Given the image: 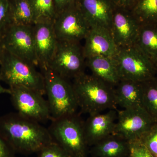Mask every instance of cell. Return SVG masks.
Segmentation results:
<instances>
[{
  "label": "cell",
  "instance_id": "23",
  "mask_svg": "<svg viewBox=\"0 0 157 157\" xmlns=\"http://www.w3.org/2000/svg\"><path fill=\"white\" fill-rule=\"evenodd\" d=\"M131 10L140 24L157 23V0H138Z\"/></svg>",
  "mask_w": 157,
  "mask_h": 157
},
{
  "label": "cell",
  "instance_id": "30",
  "mask_svg": "<svg viewBox=\"0 0 157 157\" xmlns=\"http://www.w3.org/2000/svg\"><path fill=\"white\" fill-rule=\"evenodd\" d=\"M56 16L66 9L78 4V0H53Z\"/></svg>",
  "mask_w": 157,
  "mask_h": 157
},
{
  "label": "cell",
  "instance_id": "7",
  "mask_svg": "<svg viewBox=\"0 0 157 157\" xmlns=\"http://www.w3.org/2000/svg\"><path fill=\"white\" fill-rule=\"evenodd\" d=\"M86 60L80 42L58 40L48 67L62 77L73 79L85 73Z\"/></svg>",
  "mask_w": 157,
  "mask_h": 157
},
{
  "label": "cell",
  "instance_id": "1",
  "mask_svg": "<svg viewBox=\"0 0 157 157\" xmlns=\"http://www.w3.org/2000/svg\"><path fill=\"white\" fill-rule=\"evenodd\" d=\"M0 133L16 153L24 155L37 153L54 141L48 128L17 113L0 117Z\"/></svg>",
  "mask_w": 157,
  "mask_h": 157
},
{
  "label": "cell",
  "instance_id": "6",
  "mask_svg": "<svg viewBox=\"0 0 157 157\" xmlns=\"http://www.w3.org/2000/svg\"><path fill=\"white\" fill-rule=\"evenodd\" d=\"M121 79L143 82L157 75V67L136 45L118 48L113 58Z\"/></svg>",
  "mask_w": 157,
  "mask_h": 157
},
{
  "label": "cell",
  "instance_id": "22",
  "mask_svg": "<svg viewBox=\"0 0 157 157\" xmlns=\"http://www.w3.org/2000/svg\"><path fill=\"white\" fill-rule=\"evenodd\" d=\"M142 84V107L157 122V75Z\"/></svg>",
  "mask_w": 157,
  "mask_h": 157
},
{
  "label": "cell",
  "instance_id": "3",
  "mask_svg": "<svg viewBox=\"0 0 157 157\" xmlns=\"http://www.w3.org/2000/svg\"><path fill=\"white\" fill-rule=\"evenodd\" d=\"M40 69L44 77L45 94L52 120L76 113L78 107L72 83L48 66Z\"/></svg>",
  "mask_w": 157,
  "mask_h": 157
},
{
  "label": "cell",
  "instance_id": "31",
  "mask_svg": "<svg viewBox=\"0 0 157 157\" xmlns=\"http://www.w3.org/2000/svg\"><path fill=\"white\" fill-rule=\"evenodd\" d=\"M113 6L131 9L138 0H110Z\"/></svg>",
  "mask_w": 157,
  "mask_h": 157
},
{
  "label": "cell",
  "instance_id": "2",
  "mask_svg": "<svg viewBox=\"0 0 157 157\" xmlns=\"http://www.w3.org/2000/svg\"><path fill=\"white\" fill-rule=\"evenodd\" d=\"M72 85L81 113L90 115L117 109L114 86L92 74L83 73L73 79Z\"/></svg>",
  "mask_w": 157,
  "mask_h": 157
},
{
  "label": "cell",
  "instance_id": "21",
  "mask_svg": "<svg viewBox=\"0 0 157 157\" xmlns=\"http://www.w3.org/2000/svg\"><path fill=\"white\" fill-rule=\"evenodd\" d=\"M11 24L33 25L36 23L29 0H10Z\"/></svg>",
  "mask_w": 157,
  "mask_h": 157
},
{
  "label": "cell",
  "instance_id": "20",
  "mask_svg": "<svg viewBox=\"0 0 157 157\" xmlns=\"http://www.w3.org/2000/svg\"><path fill=\"white\" fill-rule=\"evenodd\" d=\"M135 44L157 67V23L140 24Z\"/></svg>",
  "mask_w": 157,
  "mask_h": 157
},
{
  "label": "cell",
  "instance_id": "24",
  "mask_svg": "<svg viewBox=\"0 0 157 157\" xmlns=\"http://www.w3.org/2000/svg\"><path fill=\"white\" fill-rule=\"evenodd\" d=\"M29 1L33 10L36 23L54 21L56 17V13L53 0Z\"/></svg>",
  "mask_w": 157,
  "mask_h": 157
},
{
  "label": "cell",
  "instance_id": "16",
  "mask_svg": "<svg viewBox=\"0 0 157 157\" xmlns=\"http://www.w3.org/2000/svg\"><path fill=\"white\" fill-rule=\"evenodd\" d=\"M78 2L90 28H103L110 31L114 7L110 0H78Z\"/></svg>",
  "mask_w": 157,
  "mask_h": 157
},
{
  "label": "cell",
  "instance_id": "33",
  "mask_svg": "<svg viewBox=\"0 0 157 157\" xmlns=\"http://www.w3.org/2000/svg\"><path fill=\"white\" fill-rule=\"evenodd\" d=\"M1 79L0 78V95L2 94H10V89L5 88L3 87L2 86L1 84Z\"/></svg>",
  "mask_w": 157,
  "mask_h": 157
},
{
  "label": "cell",
  "instance_id": "13",
  "mask_svg": "<svg viewBox=\"0 0 157 157\" xmlns=\"http://www.w3.org/2000/svg\"><path fill=\"white\" fill-rule=\"evenodd\" d=\"M54 21H41L33 25L35 51L38 66H48L57 45L53 27Z\"/></svg>",
  "mask_w": 157,
  "mask_h": 157
},
{
  "label": "cell",
  "instance_id": "4",
  "mask_svg": "<svg viewBox=\"0 0 157 157\" xmlns=\"http://www.w3.org/2000/svg\"><path fill=\"white\" fill-rule=\"evenodd\" d=\"M48 130L53 141L72 157H88L90 147L86 139L84 121L76 113L51 121Z\"/></svg>",
  "mask_w": 157,
  "mask_h": 157
},
{
  "label": "cell",
  "instance_id": "8",
  "mask_svg": "<svg viewBox=\"0 0 157 157\" xmlns=\"http://www.w3.org/2000/svg\"><path fill=\"white\" fill-rule=\"evenodd\" d=\"M9 89L11 103L17 113L39 123L52 120L48 102L41 93L21 86Z\"/></svg>",
  "mask_w": 157,
  "mask_h": 157
},
{
  "label": "cell",
  "instance_id": "27",
  "mask_svg": "<svg viewBox=\"0 0 157 157\" xmlns=\"http://www.w3.org/2000/svg\"><path fill=\"white\" fill-rule=\"evenodd\" d=\"M37 153V157H72L54 141L43 147Z\"/></svg>",
  "mask_w": 157,
  "mask_h": 157
},
{
  "label": "cell",
  "instance_id": "11",
  "mask_svg": "<svg viewBox=\"0 0 157 157\" xmlns=\"http://www.w3.org/2000/svg\"><path fill=\"white\" fill-rule=\"evenodd\" d=\"M5 50L38 66L33 25L11 24L2 36Z\"/></svg>",
  "mask_w": 157,
  "mask_h": 157
},
{
  "label": "cell",
  "instance_id": "12",
  "mask_svg": "<svg viewBox=\"0 0 157 157\" xmlns=\"http://www.w3.org/2000/svg\"><path fill=\"white\" fill-rule=\"evenodd\" d=\"M140 26L131 9L114 6L110 31L118 48L135 45Z\"/></svg>",
  "mask_w": 157,
  "mask_h": 157
},
{
  "label": "cell",
  "instance_id": "5",
  "mask_svg": "<svg viewBox=\"0 0 157 157\" xmlns=\"http://www.w3.org/2000/svg\"><path fill=\"white\" fill-rule=\"evenodd\" d=\"M33 64L5 50L0 62V78L9 87L21 86L45 94L43 75Z\"/></svg>",
  "mask_w": 157,
  "mask_h": 157
},
{
  "label": "cell",
  "instance_id": "15",
  "mask_svg": "<svg viewBox=\"0 0 157 157\" xmlns=\"http://www.w3.org/2000/svg\"><path fill=\"white\" fill-rule=\"evenodd\" d=\"M84 40L83 49L86 59L97 56L113 58L117 52V46L108 29L91 28Z\"/></svg>",
  "mask_w": 157,
  "mask_h": 157
},
{
  "label": "cell",
  "instance_id": "32",
  "mask_svg": "<svg viewBox=\"0 0 157 157\" xmlns=\"http://www.w3.org/2000/svg\"><path fill=\"white\" fill-rule=\"evenodd\" d=\"M5 49L3 44L2 37L0 36V62L5 52Z\"/></svg>",
  "mask_w": 157,
  "mask_h": 157
},
{
  "label": "cell",
  "instance_id": "10",
  "mask_svg": "<svg viewBox=\"0 0 157 157\" xmlns=\"http://www.w3.org/2000/svg\"><path fill=\"white\" fill-rule=\"evenodd\" d=\"M53 27L59 41L80 42L90 29L78 4L57 15Z\"/></svg>",
  "mask_w": 157,
  "mask_h": 157
},
{
  "label": "cell",
  "instance_id": "28",
  "mask_svg": "<svg viewBox=\"0 0 157 157\" xmlns=\"http://www.w3.org/2000/svg\"><path fill=\"white\" fill-rule=\"evenodd\" d=\"M130 157H154L140 140L129 142Z\"/></svg>",
  "mask_w": 157,
  "mask_h": 157
},
{
  "label": "cell",
  "instance_id": "19",
  "mask_svg": "<svg viewBox=\"0 0 157 157\" xmlns=\"http://www.w3.org/2000/svg\"><path fill=\"white\" fill-rule=\"evenodd\" d=\"M86 65L91 71L93 75L114 87L120 81L113 58L104 56L92 57L86 59Z\"/></svg>",
  "mask_w": 157,
  "mask_h": 157
},
{
  "label": "cell",
  "instance_id": "34",
  "mask_svg": "<svg viewBox=\"0 0 157 157\" xmlns=\"http://www.w3.org/2000/svg\"><path fill=\"white\" fill-rule=\"evenodd\" d=\"M130 157V156H129V157Z\"/></svg>",
  "mask_w": 157,
  "mask_h": 157
},
{
  "label": "cell",
  "instance_id": "14",
  "mask_svg": "<svg viewBox=\"0 0 157 157\" xmlns=\"http://www.w3.org/2000/svg\"><path fill=\"white\" fill-rule=\"evenodd\" d=\"M117 116V109L89 115L84 121V128L86 139L90 147L113 134Z\"/></svg>",
  "mask_w": 157,
  "mask_h": 157
},
{
  "label": "cell",
  "instance_id": "25",
  "mask_svg": "<svg viewBox=\"0 0 157 157\" xmlns=\"http://www.w3.org/2000/svg\"><path fill=\"white\" fill-rule=\"evenodd\" d=\"M140 141L154 157H157V122L141 137Z\"/></svg>",
  "mask_w": 157,
  "mask_h": 157
},
{
  "label": "cell",
  "instance_id": "18",
  "mask_svg": "<svg viewBox=\"0 0 157 157\" xmlns=\"http://www.w3.org/2000/svg\"><path fill=\"white\" fill-rule=\"evenodd\" d=\"M90 148L92 157H128L130 143L119 135H112L104 138Z\"/></svg>",
  "mask_w": 157,
  "mask_h": 157
},
{
  "label": "cell",
  "instance_id": "26",
  "mask_svg": "<svg viewBox=\"0 0 157 157\" xmlns=\"http://www.w3.org/2000/svg\"><path fill=\"white\" fill-rule=\"evenodd\" d=\"M11 25L10 0H0V36L2 37Z\"/></svg>",
  "mask_w": 157,
  "mask_h": 157
},
{
  "label": "cell",
  "instance_id": "9",
  "mask_svg": "<svg viewBox=\"0 0 157 157\" xmlns=\"http://www.w3.org/2000/svg\"><path fill=\"white\" fill-rule=\"evenodd\" d=\"M114 135L129 142L140 140L156 122L143 107L117 110Z\"/></svg>",
  "mask_w": 157,
  "mask_h": 157
},
{
  "label": "cell",
  "instance_id": "29",
  "mask_svg": "<svg viewBox=\"0 0 157 157\" xmlns=\"http://www.w3.org/2000/svg\"><path fill=\"white\" fill-rule=\"evenodd\" d=\"M16 152L0 133V157H16Z\"/></svg>",
  "mask_w": 157,
  "mask_h": 157
},
{
  "label": "cell",
  "instance_id": "17",
  "mask_svg": "<svg viewBox=\"0 0 157 157\" xmlns=\"http://www.w3.org/2000/svg\"><path fill=\"white\" fill-rule=\"evenodd\" d=\"M116 103L123 109L142 107V82L121 79L114 86Z\"/></svg>",
  "mask_w": 157,
  "mask_h": 157
}]
</instances>
